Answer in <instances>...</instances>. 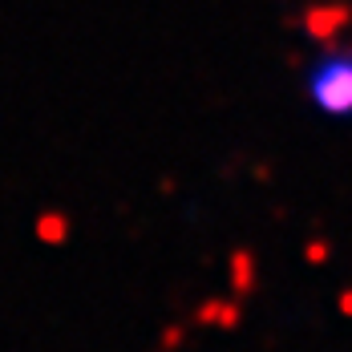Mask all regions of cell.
<instances>
[{
	"mask_svg": "<svg viewBox=\"0 0 352 352\" xmlns=\"http://www.w3.org/2000/svg\"><path fill=\"white\" fill-rule=\"evenodd\" d=\"M304 102L320 118H352V49H324L304 73Z\"/></svg>",
	"mask_w": 352,
	"mask_h": 352,
	"instance_id": "6da1fadb",
	"label": "cell"
}]
</instances>
